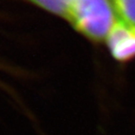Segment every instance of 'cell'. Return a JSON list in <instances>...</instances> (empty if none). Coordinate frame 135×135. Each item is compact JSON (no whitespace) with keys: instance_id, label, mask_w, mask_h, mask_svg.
Here are the masks:
<instances>
[{"instance_id":"cell-2","label":"cell","mask_w":135,"mask_h":135,"mask_svg":"<svg viewBox=\"0 0 135 135\" xmlns=\"http://www.w3.org/2000/svg\"><path fill=\"white\" fill-rule=\"evenodd\" d=\"M111 57L120 64L135 60V26L118 19L105 39Z\"/></svg>"},{"instance_id":"cell-4","label":"cell","mask_w":135,"mask_h":135,"mask_svg":"<svg viewBox=\"0 0 135 135\" xmlns=\"http://www.w3.org/2000/svg\"><path fill=\"white\" fill-rule=\"evenodd\" d=\"M26 1L51 14L59 16L63 19L65 18V13H66L65 0H26Z\"/></svg>"},{"instance_id":"cell-1","label":"cell","mask_w":135,"mask_h":135,"mask_svg":"<svg viewBox=\"0 0 135 135\" xmlns=\"http://www.w3.org/2000/svg\"><path fill=\"white\" fill-rule=\"evenodd\" d=\"M64 19L87 40L95 44L105 42L118 16L111 0H65Z\"/></svg>"},{"instance_id":"cell-3","label":"cell","mask_w":135,"mask_h":135,"mask_svg":"<svg viewBox=\"0 0 135 135\" xmlns=\"http://www.w3.org/2000/svg\"><path fill=\"white\" fill-rule=\"evenodd\" d=\"M118 19L135 26V0H111Z\"/></svg>"}]
</instances>
